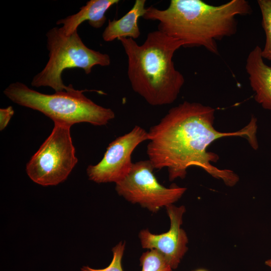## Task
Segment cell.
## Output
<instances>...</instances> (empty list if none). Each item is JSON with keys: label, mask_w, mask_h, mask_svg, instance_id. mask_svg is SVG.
<instances>
[{"label": "cell", "mask_w": 271, "mask_h": 271, "mask_svg": "<svg viewBox=\"0 0 271 271\" xmlns=\"http://www.w3.org/2000/svg\"><path fill=\"white\" fill-rule=\"evenodd\" d=\"M215 109L198 102L184 101L172 107L148 131L147 153L154 169L166 168L170 181L184 179L191 166L202 169L229 187L236 185L238 176L228 169H220L211 163L219 157L207 148L214 141L225 137L245 139L254 150L258 148L257 119L254 116L242 128L222 132L214 126Z\"/></svg>", "instance_id": "1"}, {"label": "cell", "mask_w": 271, "mask_h": 271, "mask_svg": "<svg viewBox=\"0 0 271 271\" xmlns=\"http://www.w3.org/2000/svg\"><path fill=\"white\" fill-rule=\"evenodd\" d=\"M251 12L245 0H231L219 6L201 0H171L164 10L146 8L143 18L159 21L158 30L181 41L184 47H203L217 55V42L236 32V17Z\"/></svg>", "instance_id": "2"}, {"label": "cell", "mask_w": 271, "mask_h": 271, "mask_svg": "<svg viewBox=\"0 0 271 271\" xmlns=\"http://www.w3.org/2000/svg\"><path fill=\"white\" fill-rule=\"evenodd\" d=\"M118 40L127 57V76L133 90L153 106L173 103L185 78L175 68L173 57L183 43L158 30L149 33L140 45L130 38Z\"/></svg>", "instance_id": "3"}, {"label": "cell", "mask_w": 271, "mask_h": 271, "mask_svg": "<svg viewBox=\"0 0 271 271\" xmlns=\"http://www.w3.org/2000/svg\"><path fill=\"white\" fill-rule=\"evenodd\" d=\"M87 90H76L71 84L65 91L48 94L29 88L22 82L11 83L4 94L21 106L39 111L50 118L54 123L71 126L87 122L94 125L107 124L115 117L113 111L99 105L87 97L83 92Z\"/></svg>", "instance_id": "4"}, {"label": "cell", "mask_w": 271, "mask_h": 271, "mask_svg": "<svg viewBox=\"0 0 271 271\" xmlns=\"http://www.w3.org/2000/svg\"><path fill=\"white\" fill-rule=\"evenodd\" d=\"M46 36L49 60L42 70L33 77L32 86L50 87L55 92L65 91L69 88L62 78L65 69L80 68L86 74H89L95 65L104 67L110 64L109 56L87 47L77 31L66 36L60 28L54 27Z\"/></svg>", "instance_id": "5"}, {"label": "cell", "mask_w": 271, "mask_h": 271, "mask_svg": "<svg viewBox=\"0 0 271 271\" xmlns=\"http://www.w3.org/2000/svg\"><path fill=\"white\" fill-rule=\"evenodd\" d=\"M70 127L54 123L51 134L27 164V174L34 182L54 186L67 178L78 162Z\"/></svg>", "instance_id": "6"}, {"label": "cell", "mask_w": 271, "mask_h": 271, "mask_svg": "<svg viewBox=\"0 0 271 271\" xmlns=\"http://www.w3.org/2000/svg\"><path fill=\"white\" fill-rule=\"evenodd\" d=\"M154 169L149 160L133 163L128 175L116 184L117 194L154 213L173 204L181 198L187 188L176 185L168 188L162 185L155 176Z\"/></svg>", "instance_id": "7"}, {"label": "cell", "mask_w": 271, "mask_h": 271, "mask_svg": "<svg viewBox=\"0 0 271 271\" xmlns=\"http://www.w3.org/2000/svg\"><path fill=\"white\" fill-rule=\"evenodd\" d=\"M146 140H149L148 131L138 125L116 138L109 144L98 163L88 166L86 172L89 179L97 183L116 184L122 181L132 168L133 151Z\"/></svg>", "instance_id": "8"}, {"label": "cell", "mask_w": 271, "mask_h": 271, "mask_svg": "<svg viewBox=\"0 0 271 271\" xmlns=\"http://www.w3.org/2000/svg\"><path fill=\"white\" fill-rule=\"evenodd\" d=\"M170 218L169 230L159 234L151 233L148 229L142 230L139 235L144 248L156 249L166 258L173 269H176L187 252L188 238L181 228L185 207H177L173 204L166 207Z\"/></svg>", "instance_id": "9"}, {"label": "cell", "mask_w": 271, "mask_h": 271, "mask_svg": "<svg viewBox=\"0 0 271 271\" xmlns=\"http://www.w3.org/2000/svg\"><path fill=\"white\" fill-rule=\"evenodd\" d=\"M245 69L255 100L264 109L271 111V67L264 62L262 48L258 45L249 53Z\"/></svg>", "instance_id": "10"}, {"label": "cell", "mask_w": 271, "mask_h": 271, "mask_svg": "<svg viewBox=\"0 0 271 271\" xmlns=\"http://www.w3.org/2000/svg\"><path fill=\"white\" fill-rule=\"evenodd\" d=\"M118 0H90L80 8L79 12L56 22L62 24L60 28L66 36H70L77 31L79 25L85 21L92 27L101 28L105 23V13L112 6L119 3Z\"/></svg>", "instance_id": "11"}, {"label": "cell", "mask_w": 271, "mask_h": 271, "mask_svg": "<svg viewBox=\"0 0 271 271\" xmlns=\"http://www.w3.org/2000/svg\"><path fill=\"white\" fill-rule=\"evenodd\" d=\"M146 0H136L132 8L123 17L118 20H109L102 33L103 40L111 42L121 38L138 39L141 35L138 20L146 13Z\"/></svg>", "instance_id": "12"}, {"label": "cell", "mask_w": 271, "mask_h": 271, "mask_svg": "<svg viewBox=\"0 0 271 271\" xmlns=\"http://www.w3.org/2000/svg\"><path fill=\"white\" fill-rule=\"evenodd\" d=\"M141 271H172L173 268L165 257L156 249H150L140 257Z\"/></svg>", "instance_id": "13"}, {"label": "cell", "mask_w": 271, "mask_h": 271, "mask_svg": "<svg viewBox=\"0 0 271 271\" xmlns=\"http://www.w3.org/2000/svg\"><path fill=\"white\" fill-rule=\"evenodd\" d=\"M261 17L262 25L265 34V42L262 49L264 59L271 61V0H258Z\"/></svg>", "instance_id": "14"}, {"label": "cell", "mask_w": 271, "mask_h": 271, "mask_svg": "<svg viewBox=\"0 0 271 271\" xmlns=\"http://www.w3.org/2000/svg\"><path fill=\"white\" fill-rule=\"evenodd\" d=\"M125 249V243L120 242L112 249L113 258L108 266L101 269H94L88 266H83L81 271H123L121 266V259Z\"/></svg>", "instance_id": "15"}, {"label": "cell", "mask_w": 271, "mask_h": 271, "mask_svg": "<svg viewBox=\"0 0 271 271\" xmlns=\"http://www.w3.org/2000/svg\"><path fill=\"white\" fill-rule=\"evenodd\" d=\"M14 114V110L11 106L0 109L1 130H3L7 127Z\"/></svg>", "instance_id": "16"}, {"label": "cell", "mask_w": 271, "mask_h": 271, "mask_svg": "<svg viewBox=\"0 0 271 271\" xmlns=\"http://www.w3.org/2000/svg\"><path fill=\"white\" fill-rule=\"evenodd\" d=\"M265 264L268 266L271 270V258L265 260L264 262Z\"/></svg>", "instance_id": "17"}, {"label": "cell", "mask_w": 271, "mask_h": 271, "mask_svg": "<svg viewBox=\"0 0 271 271\" xmlns=\"http://www.w3.org/2000/svg\"><path fill=\"white\" fill-rule=\"evenodd\" d=\"M193 271H208V270L205 268H198Z\"/></svg>", "instance_id": "18"}]
</instances>
